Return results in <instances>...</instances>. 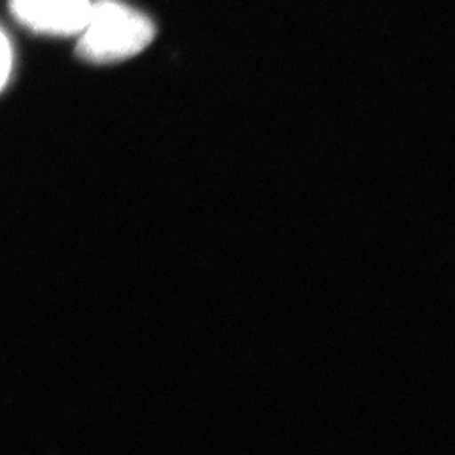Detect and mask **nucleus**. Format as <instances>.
Instances as JSON below:
<instances>
[{
  "mask_svg": "<svg viewBox=\"0 0 455 455\" xmlns=\"http://www.w3.org/2000/svg\"><path fill=\"white\" fill-rule=\"evenodd\" d=\"M92 0H10V10L35 33L73 36L88 21Z\"/></svg>",
  "mask_w": 455,
  "mask_h": 455,
  "instance_id": "f03ea898",
  "label": "nucleus"
},
{
  "mask_svg": "<svg viewBox=\"0 0 455 455\" xmlns=\"http://www.w3.org/2000/svg\"><path fill=\"white\" fill-rule=\"evenodd\" d=\"M78 55L92 63L130 60L145 50L154 35V23L135 8L99 0L92 4L90 16L78 33Z\"/></svg>",
  "mask_w": 455,
  "mask_h": 455,
  "instance_id": "f257e3e1",
  "label": "nucleus"
},
{
  "mask_svg": "<svg viewBox=\"0 0 455 455\" xmlns=\"http://www.w3.org/2000/svg\"><path fill=\"white\" fill-rule=\"evenodd\" d=\"M12 63H13V55H12L10 40L3 33V28H0V90L4 88L12 75Z\"/></svg>",
  "mask_w": 455,
  "mask_h": 455,
  "instance_id": "7ed1b4c3",
  "label": "nucleus"
}]
</instances>
